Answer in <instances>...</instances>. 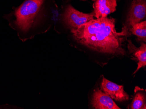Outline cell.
<instances>
[{
  "label": "cell",
  "mask_w": 146,
  "mask_h": 109,
  "mask_svg": "<svg viewBox=\"0 0 146 109\" xmlns=\"http://www.w3.org/2000/svg\"><path fill=\"white\" fill-rule=\"evenodd\" d=\"M128 48L133 54V56L137 60V67L133 73L135 74L142 67L146 66V44L145 43H141V46L139 48H136L130 40H128Z\"/></svg>",
  "instance_id": "8"
},
{
  "label": "cell",
  "mask_w": 146,
  "mask_h": 109,
  "mask_svg": "<svg viewBox=\"0 0 146 109\" xmlns=\"http://www.w3.org/2000/svg\"><path fill=\"white\" fill-rule=\"evenodd\" d=\"M131 109H146V102L144 94L138 93L135 95L130 107Z\"/></svg>",
  "instance_id": "10"
},
{
  "label": "cell",
  "mask_w": 146,
  "mask_h": 109,
  "mask_svg": "<svg viewBox=\"0 0 146 109\" xmlns=\"http://www.w3.org/2000/svg\"><path fill=\"white\" fill-rule=\"evenodd\" d=\"M116 0H95L93 7L96 18H106L116 10Z\"/></svg>",
  "instance_id": "7"
},
{
  "label": "cell",
  "mask_w": 146,
  "mask_h": 109,
  "mask_svg": "<svg viewBox=\"0 0 146 109\" xmlns=\"http://www.w3.org/2000/svg\"><path fill=\"white\" fill-rule=\"evenodd\" d=\"M94 10L89 14L83 13L75 9L71 5L65 7L62 15V20L66 26L70 30H75L81 25L94 19Z\"/></svg>",
  "instance_id": "3"
},
{
  "label": "cell",
  "mask_w": 146,
  "mask_h": 109,
  "mask_svg": "<svg viewBox=\"0 0 146 109\" xmlns=\"http://www.w3.org/2000/svg\"><path fill=\"white\" fill-rule=\"evenodd\" d=\"M113 18H100L92 19L75 30H70L74 40L78 44L100 53L123 56L126 51L123 43L131 35L124 25L120 32L115 27Z\"/></svg>",
  "instance_id": "1"
},
{
  "label": "cell",
  "mask_w": 146,
  "mask_h": 109,
  "mask_svg": "<svg viewBox=\"0 0 146 109\" xmlns=\"http://www.w3.org/2000/svg\"><path fill=\"white\" fill-rule=\"evenodd\" d=\"M146 15V0H133L131 3L125 26L129 31L133 25L143 20Z\"/></svg>",
  "instance_id": "4"
},
{
  "label": "cell",
  "mask_w": 146,
  "mask_h": 109,
  "mask_svg": "<svg viewBox=\"0 0 146 109\" xmlns=\"http://www.w3.org/2000/svg\"><path fill=\"white\" fill-rule=\"evenodd\" d=\"M92 104L96 109H121L110 97L99 89L94 91Z\"/></svg>",
  "instance_id": "6"
},
{
  "label": "cell",
  "mask_w": 146,
  "mask_h": 109,
  "mask_svg": "<svg viewBox=\"0 0 146 109\" xmlns=\"http://www.w3.org/2000/svg\"><path fill=\"white\" fill-rule=\"evenodd\" d=\"M50 0H25L18 7H13L4 18L17 32L23 41L31 39L46 31L43 27Z\"/></svg>",
  "instance_id": "2"
},
{
  "label": "cell",
  "mask_w": 146,
  "mask_h": 109,
  "mask_svg": "<svg viewBox=\"0 0 146 109\" xmlns=\"http://www.w3.org/2000/svg\"><path fill=\"white\" fill-rule=\"evenodd\" d=\"M64 1L66 2H68L69 1H71V0H64ZM79 1H86L87 0H79ZM92 1H95V0H92Z\"/></svg>",
  "instance_id": "11"
},
{
  "label": "cell",
  "mask_w": 146,
  "mask_h": 109,
  "mask_svg": "<svg viewBox=\"0 0 146 109\" xmlns=\"http://www.w3.org/2000/svg\"><path fill=\"white\" fill-rule=\"evenodd\" d=\"M101 89L116 101L123 102L129 100L128 94L125 91L123 86L118 85L103 77Z\"/></svg>",
  "instance_id": "5"
},
{
  "label": "cell",
  "mask_w": 146,
  "mask_h": 109,
  "mask_svg": "<svg viewBox=\"0 0 146 109\" xmlns=\"http://www.w3.org/2000/svg\"><path fill=\"white\" fill-rule=\"evenodd\" d=\"M130 33L137 37L138 40L146 42V22H140L136 23L129 30Z\"/></svg>",
  "instance_id": "9"
}]
</instances>
